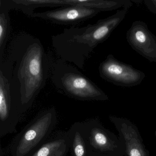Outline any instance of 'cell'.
<instances>
[{
    "label": "cell",
    "instance_id": "277c9868",
    "mask_svg": "<svg viewBox=\"0 0 156 156\" xmlns=\"http://www.w3.org/2000/svg\"><path fill=\"white\" fill-rule=\"evenodd\" d=\"M131 48L150 62L156 63V36L142 21L133 22L126 35Z\"/></svg>",
    "mask_w": 156,
    "mask_h": 156
},
{
    "label": "cell",
    "instance_id": "4fadbf2b",
    "mask_svg": "<svg viewBox=\"0 0 156 156\" xmlns=\"http://www.w3.org/2000/svg\"><path fill=\"white\" fill-rule=\"evenodd\" d=\"M67 145L64 140H58L44 144L33 156H65Z\"/></svg>",
    "mask_w": 156,
    "mask_h": 156
},
{
    "label": "cell",
    "instance_id": "5bb4252c",
    "mask_svg": "<svg viewBox=\"0 0 156 156\" xmlns=\"http://www.w3.org/2000/svg\"><path fill=\"white\" fill-rule=\"evenodd\" d=\"M73 148L74 156H86L85 145L82 136L78 131L76 132L75 135Z\"/></svg>",
    "mask_w": 156,
    "mask_h": 156
},
{
    "label": "cell",
    "instance_id": "30bf717a",
    "mask_svg": "<svg viewBox=\"0 0 156 156\" xmlns=\"http://www.w3.org/2000/svg\"><path fill=\"white\" fill-rule=\"evenodd\" d=\"M12 105V98L9 81L0 73V118L5 121L9 116Z\"/></svg>",
    "mask_w": 156,
    "mask_h": 156
},
{
    "label": "cell",
    "instance_id": "9c48e42d",
    "mask_svg": "<svg viewBox=\"0 0 156 156\" xmlns=\"http://www.w3.org/2000/svg\"><path fill=\"white\" fill-rule=\"evenodd\" d=\"M67 6H83L101 12L111 11L120 8L129 9L132 6L129 0H66Z\"/></svg>",
    "mask_w": 156,
    "mask_h": 156
},
{
    "label": "cell",
    "instance_id": "ba28073f",
    "mask_svg": "<svg viewBox=\"0 0 156 156\" xmlns=\"http://www.w3.org/2000/svg\"><path fill=\"white\" fill-rule=\"evenodd\" d=\"M64 6L63 0H0V7L9 11L20 10L31 17L37 8Z\"/></svg>",
    "mask_w": 156,
    "mask_h": 156
},
{
    "label": "cell",
    "instance_id": "7c38bea8",
    "mask_svg": "<svg viewBox=\"0 0 156 156\" xmlns=\"http://www.w3.org/2000/svg\"><path fill=\"white\" fill-rule=\"evenodd\" d=\"M9 12L0 7V61L4 56L10 34L11 22Z\"/></svg>",
    "mask_w": 156,
    "mask_h": 156
},
{
    "label": "cell",
    "instance_id": "9a60e30c",
    "mask_svg": "<svg viewBox=\"0 0 156 156\" xmlns=\"http://www.w3.org/2000/svg\"><path fill=\"white\" fill-rule=\"evenodd\" d=\"M144 4L149 12L156 15V0H146Z\"/></svg>",
    "mask_w": 156,
    "mask_h": 156
},
{
    "label": "cell",
    "instance_id": "3957f363",
    "mask_svg": "<svg viewBox=\"0 0 156 156\" xmlns=\"http://www.w3.org/2000/svg\"><path fill=\"white\" fill-rule=\"evenodd\" d=\"M98 71L100 77L104 80L125 87L139 85L146 77L142 71L119 61L111 54L108 55L100 64Z\"/></svg>",
    "mask_w": 156,
    "mask_h": 156
},
{
    "label": "cell",
    "instance_id": "8fae6325",
    "mask_svg": "<svg viewBox=\"0 0 156 156\" xmlns=\"http://www.w3.org/2000/svg\"><path fill=\"white\" fill-rule=\"evenodd\" d=\"M90 141L94 148L101 151H112L116 147L105 131L98 128H94L91 131Z\"/></svg>",
    "mask_w": 156,
    "mask_h": 156
},
{
    "label": "cell",
    "instance_id": "52a82bcc",
    "mask_svg": "<svg viewBox=\"0 0 156 156\" xmlns=\"http://www.w3.org/2000/svg\"><path fill=\"white\" fill-rule=\"evenodd\" d=\"M110 119L115 126L126 144L128 156H148L136 127L129 120L111 116Z\"/></svg>",
    "mask_w": 156,
    "mask_h": 156
},
{
    "label": "cell",
    "instance_id": "8992f818",
    "mask_svg": "<svg viewBox=\"0 0 156 156\" xmlns=\"http://www.w3.org/2000/svg\"><path fill=\"white\" fill-rule=\"evenodd\" d=\"M53 117L47 112L36 119L25 131L17 147V156H24L36 147L51 129Z\"/></svg>",
    "mask_w": 156,
    "mask_h": 156
},
{
    "label": "cell",
    "instance_id": "2e32d148",
    "mask_svg": "<svg viewBox=\"0 0 156 156\" xmlns=\"http://www.w3.org/2000/svg\"></svg>",
    "mask_w": 156,
    "mask_h": 156
},
{
    "label": "cell",
    "instance_id": "7a4b0ae2",
    "mask_svg": "<svg viewBox=\"0 0 156 156\" xmlns=\"http://www.w3.org/2000/svg\"><path fill=\"white\" fill-rule=\"evenodd\" d=\"M50 74L56 88L71 97L83 100L108 99L105 93L92 80L62 59L53 64Z\"/></svg>",
    "mask_w": 156,
    "mask_h": 156
},
{
    "label": "cell",
    "instance_id": "6da1fadb",
    "mask_svg": "<svg viewBox=\"0 0 156 156\" xmlns=\"http://www.w3.org/2000/svg\"><path fill=\"white\" fill-rule=\"evenodd\" d=\"M50 65L38 38L22 32L12 38L0 61V73L9 81L12 103L30 105L45 86Z\"/></svg>",
    "mask_w": 156,
    "mask_h": 156
},
{
    "label": "cell",
    "instance_id": "5b68a950",
    "mask_svg": "<svg viewBox=\"0 0 156 156\" xmlns=\"http://www.w3.org/2000/svg\"><path fill=\"white\" fill-rule=\"evenodd\" d=\"M100 12L83 6H66L44 12H34L31 17L40 18L60 25H74L92 19Z\"/></svg>",
    "mask_w": 156,
    "mask_h": 156
}]
</instances>
